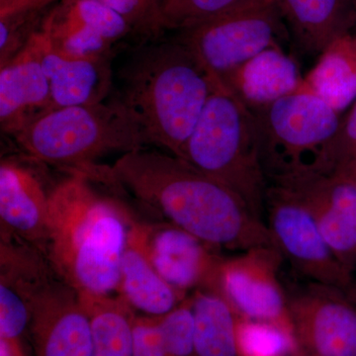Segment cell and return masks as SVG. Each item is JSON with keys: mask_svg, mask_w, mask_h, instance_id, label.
Listing matches in <instances>:
<instances>
[{"mask_svg": "<svg viewBox=\"0 0 356 356\" xmlns=\"http://www.w3.org/2000/svg\"><path fill=\"white\" fill-rule=\"evenodd\" d=\"M110 175L117 188L215 250L275 248L266 222L238 194L184 159L143 147L122 154Z\"/></svg>", "mask_w": 356, "mask_h": 356, "instance_id": "obj_1", "label": "cell"}, {"mask_svg": "<svg viewBox=\"0 0 356 356\" xmlns=\"http://www.w3.org/2000/svg\"><path fill=\"white\" fill-rule=\"evenodd\" d=\"M116 77L112 96L132 119L145 147L163 149L179 159L221 81L177 39L142 42Z\"/></svg>", "mask_w": 356, "mask_h": 356, "instance_id": "obj_2", "label": "cell"}, {"mask_svg": "<svg viewBox=\"0 0 356 356\" xmlns=\"http://www.w3.org/2000/svg\"><path fill=\"white\" fill-rule=\"evenodd\" d=\"M92 182L84 173L69 172L54 186L47 259L83 296H116L135 220L125 204L98 191Z\"/></svg>", "mask_w": 356, "mask_h": 356, "instance_id": "obj_3", "label": "cell"}, {"mask_svg": "<svg viewBox=\"0 0 356 356\" xmlns=\"http://www.w3.org/2000/svg\"><path fill=\"white\" fill-rule=\"evenodd\" d=\"M21 152L41 163L96 177L95 161L145 147L139 131L116 98L97 104L58 107L14 136Z\"/></svg>", "mask_w": 356, "mask_h": 356, "instance_id": "obj_4", "label": "cell"}, {"mask_svg": "<svg viewBox=\"0 0 356 356\" xmlns=\"http://www.w3.org/2000/svg\"><path fill=\"white\" fill-rule=\"evenodd\" d=\"M181 159L226 185L264 220L268 184L254 114L222 81L206 103Z\"/></svg>", "mask_w": 356, "mask_h": 356, "instance_id": "obj_5", "label": "cell"}, {"mask_svg": "<svg viewBox=\"0 0 356 356\" xmlns=\"http://www.w3.org/2000/svg\"><path fill=\"white\" fill-rule=\"evenodd\" d=\"M254 114L267 184L318 173L341 119L329 103L305 86Z\"/></svg>", "mask_w": 356, "mask_h": 356, "instance_id": "obj_6", "label": "cell"}, {"mask_svg": "<svg viewBox=\"0 0 356 356\" xmlns=\"http://www.w3.org/2000/svg\"><path fill=\"white\" fill-rule=\"evenodd\" d=\"M287 28L274 0H248L228 13L178 32L211 76L222 79L257 54L281 46Z\"/></svg>", "mask_w": 356, "mask_h": 356, "instance_id": "obj_7", "label": "cell"}, {"mask_svg": "<svg viewBox=\"0 0 356 356\" xmlns=\"http://www.w3.org/2000/svg\"><path fill=\"white\" fill-rule=\"evenodd\" d=\"M266 222L274 245L298 273L313 282L355 289V277L325 243L311 211L295 192L268 185Z\"/></svg>", "mask_w": 356, "mask_h": 356, "instance_id": "obj_8", "label": "cell"}, {"mask_svg": "<svg viewBox=\"0 0 356 356\" xmlns=\"http://www.w3.org/2000/svg\"><path fill=\"white\" fill-rule=\"evenodd\" d=\"M282 259L274 247L222 257L211 290L221 295L238 317L274 323L294 334L287 293L278 275Z\"/></svg>", "mask_w": 356, "mask_h": 356, "instance_id": "obj_9", "label": "cell"}, {"mask_svg": "<svg viewBox=\"0 0 356 356\" xmlns=\"http://www.w3.org/2000/svg\"><path fill=\"white\" fill-rule=\"evenodd\" d=\"M287 297L299 348L314 356H356V288L310 281Z\"/></svg>", "mask_w": 356, "mask_h": 356, "instance_id": "obj_10", "label": "cell"}, {"mask_svg": "<svg viewBox=\"0 0 356 356\" xmlns=\"http://www.w3.org/2000/svg\"><path fill=\"white\" fill-rule=\"evenodd\" d=\"M24 156H6L0 163V236L15 238L47 257L55 185L48 188L37 161Z\"/></svg>", "mask_w": 356, "mask_h": 356, "instance_id": "obj_11", "label": "cell"}, {"mask_svg": "<svg viewBox=\"0 0 356 356\" xmlns=\"http://www.w3.org/2000/svg\"><path fill=\"white\" fill-rule=\"evenodd\" d=\"M42 30L56 51L70 58L115 55L116 47L136 37L125 18L99 0H62Z\"/></svg>", "mask_w": 356, "mask_h": 356, "instance_id": "obj_12", "label": "cell"}, {"mask_svg": "<svg viewBox=\"0 0 356 356\" xmlns=\"http://www.w3.org/2000/svg\"><path fill=\"white\" fill-rule=\"evenodd\" d=\"M35 356H92V327L81 295L58 274L33 307L29 327Z\"/></svg>", "mask_w": 356, "mask_h": 356, "instance_id": "obj_13", "label": "cell"}, {"mask_svg": "<svg viewBox=\"0 0 356 356\" xmlns=\"http://www.w3.org/2000/svg\"><path fill=\"white\" fill-rule=\"evenodd\" d=\"M56 274L39 250L0 236V339L24 341L35 301Z\"/></svg>", "mask_w": 356, "mask_h": 356, "instance_id": "obj_14", "label": "cell"}, {"mask_svg": "<svg viewBox=\"0 0 356 356\" xmlns=\"http://www.w3.org/2000/svg\"><path fill=\"white\" fill-rule=\"evenodd\" d=\"M149 261L177 291L212 289L222 257L215 248L170 222L142 224Z\"/></svg>", "mask_w": 356, "mask_h": 356, "instance_id": "obj_15", "label": "cell"}, {"mask_svg": "<svg viewBox=\"0 0 356 356\" xmlns=\"http://www.w3.org/2000/svg\"><path fill=\"white\" fill-rule=\"evenodd\" d=\"M51 109L50 83L35 34L20 53L0 67L1 131L13 138Z\"/></svg>", "mask_w": 356, "mask_h": 356, "instance_id": "obj_16", "label": "cell"}, {"mask_svg": "<svg viewBox=\"0 0 356 356\" xmlns=\"http://www.w3.org/2000/svg\"><path fill=\"white\" fill-rule=\"evenodd\" d=\"M40 58L50 83L53 109L107 102L114 92L115 55L70 58L51 47L43 30L36 33Z\"/></svg>", "mask_w": 356, "mask_h": 356, "instance_id": "obj_17", "label": "cell"}, {"mask_svg": "<svg viewBox=\"0 0 356 356\" xmlns=\"http://www.w3.org/2000/svg\"><path fill=\"white\" fill-rule=\"evenodd\" d=\"M250 110L261 108L302 88L304 77L294 58L273 46L221 79Z\"/></svg>", "mask_w": 356, "mask_h": 356, "instance_id": "obj_18", "label": "cell"}, {"mask_svg": "<svg viewBox=\"0 0 356 356\" xmlns=\"http://www.w3.org/2000/svg\"><path fill=\"white\" fill-rule=\"evenodd\" d=\"M119 296L136 313L163 317L179 306L187 295L177 291L154 269L144 248L142 222H134L121 264Z\"/></svg>", "mask_w": 356, "mask_h": 356, "instance_id": "obj_19", "label": "cell"}, {"mask_svg": "<svg viewBox=\"0 0 356 356\" xmlns=\"http://www.w3.org/2000/svg\"><path fill=\"white\" fill-rule=\"evenodd\" d=\"M300 46L321 54L355 24V0H274Z\"/></svg>", "mask_w": 356, "mask_h": 356, "instance_id": "obj_20", "label": "cell"}, {"mask_svg": "<svg viewBox=\"0 0 356 356\" xmlns=\"http://www.w3.org/2000/svg\"><path fill=\"white\" fill-rule=\"evenodd\" d=\"M304 86L341 113L356 100V35L334 40L304 77Z\"/></svg>", "mask_w": 356, "mask_h": 356, "instance_id": "obj_21", "label": "cell"}, {"mask_svg": "<svg viewBox=\"0 0 356 356\" xmlns=\"http://www.w3.org/2000/svg\"><path fill=\"white\" fill-rule=\"evenodd\" d=\"M197 356H238L235 311L221 295L199 289L191 296Z\"/></svg>", "mask_w": 356, "mask_h": 356, "instance_id": "obj_22", "label": "cell"}, {"mask_svg": "<svg viewBox=\"0 0 356 356\" xmlns=\"http://www.w3.org/2000/svg\"><path fill=\"white\" fill-rule=\"evenodd\" d=\"M92 327V356H134L136 312L121 296L81 295Z\"/></svg>", "mask_w": 356, "mask_h": 356, "instance_id": "obj_23", "label": "cell"}, {"mask_svg": "<svg viewBox=\"0 0 356 356\" xmlns=\"http://www.w3.org/2000/svg\"><path fill=\"white\" fill-rule=\"evenodd\" d=\"M62 0H0V67L25 48Z\"/></svg>", "mask_w": 356, "mask_h": 356, "instance_id": "obj_24", "label": "cell"}, {"mask_svg": "<svg viewBox=\"0 0 356 356\" xmlns=\"http://www.w3.org/2000/svg\"><path fill=\"white\" fill-rule=\"evenodd\" d=\"M283 187V186H282ZM305 203L315 218L323 238L339 261L353 275L356 273V225L325 205L320 199L298 189L289 188Z\"/></svg>", "mask_w": 356, "mask_h": 356, "instance_id": "obj_25", "label": "cell"}, {"mask_svg": "<svg viewBox=\"0 0 356 356\" xmlns=\"http://www.w3.org/2000/svg\"><path fill=\"white\" fill-rule=\"evenodd\" d=\"M238 356H292L299 348L292 332L266 321L238 317Z\"/></svg>", "mask_w": 356, "mask_h": 356, "instance_id": "obj_26", "label": "cell"}, {"mask_svg": "<svg viewBox=\"0 0 356 356\" xmlns=\"http://www.w3.org/2000/svg\"><path fill=\"white\" fill-rule=\"evenodd\" d=\"M270 185L307 192L356 225V178L334 173H310Z\"/></svg>", "mask_w": 356, "mask_h": 356, "instance_id": "obj_27", "label": "cell"}, {"mask_svg": "<svg viewBox=\"0 0 356 356\" xmlns=\"http://www.w3.org/2000/svg\"><path fill=\"white\" fill-rule=\"evenodd\" d=\"M248 0H163L159 27L165 31H182L228 13Z\"/></svg>", "mask_w": 356, "mask_h": 356, "instance_id": "obj_28", "label": "cell"}, {"mask_svg": "<svg viewBox=\"0 0 356 356\" xmlns=\"http://www.w3.org/2000/svg\"><path fill=\"white\" fill-rule=\"evenodd\" d=\"M166 356H197L191 297L161 318Z\"/></svg>", "mask_w": 356, "mask_h": 356, "instance_id": "obj_29", "label": "cell"}, {"mask_svg": "<svg viewBox=\"0 0 356 356\" xmlns=\"http://www.w3.org/2000/svg\"><path fill=\"white\" fill-rule=\"evenodd\" d=\"M318 173L356 178V100L350 113L341 121Z\"/></svg>", "mask_w": 356, "mask_h": 356, "instance_id": "obj_30", "label": "cell"}, {"mask_svg": "<svg viewBox=\"0 0 356 356\" xmlns=\"http://www.w3.org/2000/svg\"><path fill=\"white\" fill-rule=\"evenodd\" d=\"M132 26L136 37L143 41L159 39V19L163 0H99Z\"/></svg>", "mask_w": 356, "mask_h": 356, "instance_id": "obj_31", "label": "cell"}, {"mask_svg": "<svg viewBox=\"0 0 356 356\" xmlns=\"http://www.w3.org/2000/svg\"><path fill=\"white\" fill-rule=\"evenodd\" d=\"M161 318L136 314L133 322L134 356H166Z\"/></svg>", "mask_w": 356, "mask_h": 356, "instance_id": "obj_32", "label": "cell"}, {"mask_svg": "<svg viewBox=\"0 0 356 356\" xmlns=\"http://www.w3.org/2000/svg\"><path fill=\"white\" fill-rule=\"evenodd\" d=\"M0 356H28L24 341L0 339Z\"/></svg>", "mask_w": 356, "mask_h": 356, "instance_id": "obj_33", "label": "cell"}, {"mask_svg": "<svg viewBox=\"0 0 356 356\" xmlns=\"http://www.w3.org/2000/svg\"><path fill=\"white\" fill-rule=\"evenodd\" d=\"M292 356H314L312 355H309V353H305V351L302 350L301 348H298L296 353H294Z\"/></svg>", "mask_w": 356, "mask_h": 356, "instance_id": "obj_34", "label": "cell"}, {"mask_svg": "<svg viewBox=\"0 0 356 356\" xmlns=\"http://www.w3.org/2000/svg\"><path fill=\"white\" fill-rule=\"evenodd\" d=\"M355 25H356V0H355Z\"/></svg>", "mask_w": 356, "mask_h": 356, "instance_id": "obj_35", "label": "cell"}, {"mask_svg": "<svg viewBox=\"0 0 356 356\" xmlns=\"http://www.w3.org/2000/svg\"><path fill=\"white\" fill-rule=\"evenodd\" d=\"M355 284H356V273H355Z\"/></svg>", "mask_w": 356, "mask_h": 356, "instance_id": "obj_36", "label": "cell"}]
</instances>
